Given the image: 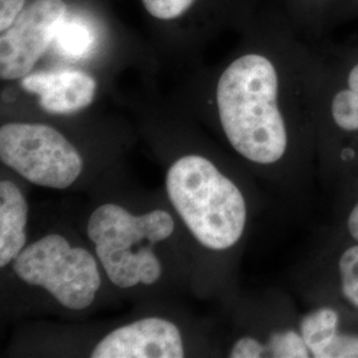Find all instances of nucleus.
<instances>
[{"mask_svg": "<svg viewBox=\"0 0 358 358\" xmlns=\"http://www.w3.org/2000/svg\"><path fill=\"white\" fill-rule=\"evenodd\" d=\"M217 112L235 152L250 162L272 165L288 149V131L279 108V75L263 55L248 53L219 78Z\"/></svg>", "mask_w": 358, "mask_h": 358, "instance_id": "nucleus-1", "label": "nucleus"}, {"mask_svg": "<svg viewBox=\"0 0 358 358\" xmlns=\"http://www.w3.org/2000/svg\"><path fill=\"white\" fill-rule=\"evenodd\" d=\"M169 198L195 239L222 251L238 243L247 224L239 187L201 155H186L167 171Z\"/></svg>", "mask_w": 358, "mask_h": 358, "instance_id": "nucleus-2", "label": "nucleus"}, {"mask_svg": "<svg viewBox=\"0 0 358 358\" xmlns=\"http://www.w3.org/2000/svg\"><path fill=\"white\" fill-rule=\"evenodd\" d=\"M87 231L109 280L130 288L161 278L162 266L152 245L173 234L174 220L164 210L133 215L121 206L106 203L92 213Z\"/></svg>", "mask_w": 358, "mask_h": 358, "instance_id": "nucleus-3", "label": "nucleus"}, {"mask_svg": "<svg viewBox=\"0 0 358 358\" xmlns=\"http://www.w3.org/2000/svg\"><path fill=\"white\" fill-rule=\"evenodd\" d=\"M13 271L23 282L44 288L73 310L90 307L101 285L94 257L57 234L24 247L13 260Z\"/></svg>", "mask_w": 358, "mask_h": 358, "instance_id": "nucleus-4", "label": "nucleus"}, {"mask_svg": "<svg viewBox=\"0 0 358 358\" xmlns=\"http://www.w3.org/2000/svg\"><path fill=\"white\" fill-rule=\"evenodd\" d=\"M1 162L38 186L69 187L83 171L76 148L43 124H6L0 129Z\"/></svg>", "mask_w": 358, "mask_h": 358, "instance_id": "nucleus-5", "label": "nucleus"}, {"mask_svg": "<svg viewBox=\"0 0 358 358\" xmlns=\"http://www.w3.org/2000/svg\"><path fill=\"white\" fill-rule=\"evenodd\" d=\"M66 16L63 0H34L0 38V77L29 75Z\"/></svg>", "mask_w": 358, "mask_h": 358, "instance_id": "nucleus-6", "label": "nucleus"}, {"mask_svg": "<svg viewBox=\"0 0 358 358\" xmlns=\"http://www.w3.org/2000/svg\"><path fill=\"white\" fill-rule=\"evenodd\" d=\"M185 348L176 324L149 317L106 334L92 350V358H182Z\"/></svg>", "mask_w": 358, "mask_h": 358, "instance_id": "nucleus-7", "label": "nucleus"}, {"mask_svg": "<svg viewBox=\"0 0 358 358\" xmlns=\"http://www.w3.org/2000/svg\"><path fill=\"white\" fill-rule=\"evenodd\" d=\"M22 85L36 94L40 106L52 115H72L85 109L97 90L93 77L72 69L27 75Z\"/></svg>", "mask_w": 358, "mask_h": 358, "instance_id": "nucleus-8", "label": "nucleus"}, {"mask_svg": "<svg viewBox=\"0 0 358 358\" xmlns=\"http://www.w3.org/2000/svg\"><path fill=\"white\" fill-rule=\"evenodd\" d=\"M329 118L338 141L343 164L358 165V63L350 68L345 84L337 90L329 103Z\"/></svg>", "mask_w": 358, "mask_h": 358, "instance_id": "nucleus-9", "label": "nucleus"}, {"mask_svg": "<svg viewBox=\"0 0 358 358\" xmlns=\"http://www.w3.org/2000/svg\"><path fill=\"white\" fill-rule=\"evenodd\" d=\"M28 205L11 180L0 182V266L6 267L26 247Z\"/></svg>", "mask_w": 358, "mask_h": 358, "instance_id": "nucleus-10", "label": "nucleus"}, {"mask_svg": "<svg viewBox=\"0 0 358 358\" xmlns=\"http://www.w3.org/2000/svg\"><path fill=\"white\" fill-rule=\"evenodd\" d=\"M341 320L337 309L321 307L307 313L300 322V333L304 337L313 358H324L340 329Z\"/></svg>", "mask_w": 358, "mask_h": 358, "instance_id": "nucleus-11", "label": "nucleus"}, {"mask_svg": "<svg viewBox=\"0 0 358 358\" xmlns=\"http://www.w3.org/2000/svg\"><path fill=\"white\" fill-rule=\"evenodd\" d=\"M56 50L69 59H84L90 56L96 44V34L90 22L81 17L64 19L55 36Z\"/></svg>", "mask_w": 358, "mask_h": 358, "instance_id": "nucleus-12", "label": "nucleus"}, {"mask_svg": "<svg viewBox=\"0 0 358 358\" xmlns=\"http://www.w3.org/2000/svg\"><path fill=\"white\" fill-rule=\"evenodd\" d=\"M340 294L358 310V242H350L341 251L336 264Z\"/></svg>", "mask_w": 358, "mask_h": 358, "instance_id": "nucleus-13", "label": "nucleus"}, {"mask_svg": "<svg viewBox=\"0 0 358 358\" xmlns=\"http://www.w3.org/2000/svg\"><path fill=\"white\" fill-rule=\"evenodd\" d=\"M267 353L276 358L312 357L304 337L296 331H284L273 333L267 344Z\"/></svg>", "mask_w": 358, "mask_h": 358, "instance_id": "nucleus-14", "label": "nucleus"}, {"mask_svg": "<svg viewBox=\"0 0 358 358\" xmlns=\"http://www.w3.org/2000/svg\"><path fill=\"white\" fill-rule=\"evenodd\" d=\"M146 11L161 20L180 16L192 7L194 0H142Z\"/></svg>", "mask_w": 358, "mask_h": 358, "instance_id": "nucleus-15", "label": "nucleus"}, {"mask_svg": "<svg viewBox=\"0 0 358 358\" xmlns=\"http://www.w3.org/2000/svg\"><path fill=\"white\" fill-rule=\"evenodd\" d=\"M324 358H358V333L341 331L327 349Z\"/></svg>", "mask_w": 358, "mask_h": 358, "instance_id": "nucleus-16", "label": "nucleus"}, {"mask_svg": "<svg viewBox=\"0 0 358 358\" xmlns=\"http://www.w3.org/2000/svg\"><path fill=\"white\" fill-rule=\"evenodd\" d=\"M267 353V346L263 345L254 337H242L231 348V358H259L264 357Z\"/></svg>", "mask_w": 358, "mask_h": 358, "instance_id": "nucleus-17", "label": "nucleus"}, {"mask_svg": "<svg viewBox=\"0 0 358 358\" xmlns=\"http://www.w3.org/2000/svg\"><path fill=\"white\" fill-rule=\"evenodd\" d=\"M26 0H0V29L6 31L23 11Z\"/></svg>", "mask_w": 358, "mask_h": 358, "instance_id": "nucleus-18", "label": "nucleus"}, {"mask_svg": "<svg viewBox=\"0 0 358 358\" xmlns=\"http://www.w3.org/2000/svg\"><path fill=\"white\" fill-rule=\"evenodd\" d=\"M345 231L350 242H358V196L348 210Z\"/></svg>", "mask_w": 358, "mask_h": 358, "instance_id": "nucleus-19", "label": "nucleus"}]
</instances>
